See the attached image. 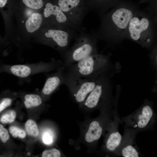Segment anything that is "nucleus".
Wrapping results in <instances>:
<instances>
[{
  "instance_id": "obj_13",
  "label": "nucleus",
  "mask_w": 157,
  "mask_h": 157,
  "mask_svg": "<svg viewBox=\"0 0 157 157\" xmlns=\"http://www.w3.org/2000/svg\"><path fill=\"white\" fill-rule=\"evenodd\" d=\"M123 123L118 115H116L106 129L103 136V149L106 152L116 155L122 139V136L118 130V126Z\"/></svg>"
},
{
  "instance_id": "obj_27",
  "label": "nucleus",
  "mask_w": 157,
  "mask_h": 157,
  "mask_svg": "<svg viewBox=\"0 0 157 157\" xmlns=\"http://www.w3.org/2000/svg\"><path fill=\"white\" fill-rule=\"evenodd\" d=\"M152 90L154 92H157V85L154 86L152 88Z\"/></svg>"
},
{
  "instance_id": "obj_7",
  "label": "nucleus",
  "mask_w": 157,
  "mask_h": 157,
  "mask_svg": "<svg viewBox=\"0 0 157 157\" xmlns=\"http://www.w3.org/2000/svg\"><path fill=\"white\" fill-rule=\"evenodd\" d=\"M63 58L62 65L65 67L98 53V38L94 32H88L83 28L75 39Z\"/></svg>"
},
{
  "instance_id": "obj_14",
  "label": "nucleus",
  "mask_w": 157,
  "mask_h": 157,
  "mask_svg": "<svg viewBox=\"0 0 157 157\" xmlns=\"http://www.w3.org/2000/svg\"><path fill=\"white\" fill-rule=\"evenodd\" d=\"M138 132L135 129L124 126L122 141L116 155L123 157L142 156L136 142Z\"/></svg>"
},
{
  "instance_id": "obj_15",
  "label": "nucleus",
  "mask_w": 157,
  "mask_h": 157,
  "mask_svg": "<svg viewBox=\"0 0 157 157\" xmlns=\"http://www.w3.org/2000/svg\"><path fill=\"white\" fill-rule=\"evenodd\" d=\"M64 67L62 65L56 71L47 74L44 86L42 90L43 95H50L57 90L63 84Z\"/></svg>"
},
{
  "instance_id": "obj_9",
  "label": "nucleus",
  "mask_w": 157,
  "mask_h": 157,
  "mask_svg": "<svg viewBox=\"0 0 157 157\" xmlns=\"http://www.w3.org/2000/svg\"><path fill=\"white\" fill-rule=\"evenodd\" d=\"M157 117L153 102L146 99L138 108L128 115L122 117L121 119L124 126L140 132L153 129Z\"/></svg>"
},
{
  "instance_id": "obj_16",
  "label": "nucleus",
  "mask_w": 157,
  "mask_h": 157,
  "mask_svg": "<svg viewBox=\"0 0 157 157\" xmlns=\"http://www.w3.org/2000/svg\"><path fill=\"white\" fill-rule=\"evenodd\" d=\"M42 103V98L39 94L28 93L24 95V104L27 108L38 106Z\"/></svg>"
},
{
  "instance_id": "obj_20",
  "label": "nucleus",
  "mask_w": 157,
  "mask_h": 157,
  "mask_svg": "<svg viewBox=\"0 0 157 157\" xmlns=\"http://www.w3.org/2000/svg\"><path fill=\"white\" fill-rule=\"evenodd\" d=\"M150 50L149 56L151 63L157 75V45Z\"/></svg>"
},
{
  "instance_id": "obj_3",
  "label": "nucleus",
  "mask_w": 157,
  "mask_h": 157,
  "mask_svg": "<svg viewBox=\"0 0 157 157\" xmlns=\"http://www.w3.org/2000/svg\"><path fill=\"white\" fill-rule=\"evenodd\" d=\"M150 50L157 45V18L150 10H138L131 20L126 40Z\"/></svg>"
},
{
  "instance_id": "obj_4",
  "label": "nucleus",
  "mask_w": 157,
  "mask_h": 157,
  "mask_svg": "<svg viewBox=\"0 0 157 157\" xmlns=\"http://www.w3.org/2000/svg\"><path fill=\"white\" fill-rule=\"evenodd\" d=\"M111 54L97 53L90 56L64 68V71L75 76L96 80L102 74L120 65L113 63L110 59Z\"/></svg>"
},
{
  "instance_id": "obj_24",
  "label": "nucleus",
  "mask_w": 157,
  "mask_h": 157,
  "mask_svg": "<svg viewBox=\"0 0 157 157\" xmlns=\"http://www.w3.org/2000/svg\"><path fill=\"white\" fill-rule=\"evenodd\" d=\"M0 138L1 141L5 143L9 139L10 136L7 130L0 124Z\"/></svg>"
},
{
  "instance_id": "obj_8",
  "label": "nucleus",
  "mask_w": 157,
  "mask_h": 157,
  "mask_svg": "<svg viewBox=\"0 0 157 157\" xmlns=\"http://www.w3.org/2000/svg\"><path fill=\"white\" fill-rule=\"evenodd\" d=\"M63 62L53 58L49 62H40L33 64L9 65L1 64L0 72H5L17 77L18 83L29 82L31 76L35 74L48 73L56 70L62 64Z\"/></svg>"
},
{
  "instance_id": "obj_18",
  "label": "nucleus",
  "mask_w": 157,
  "mask_h": 157,
  "mask_svg": "<svg viewBox=\"0 0 157 157\" xmlns=\"http://www.w3.org/2000/svg\"><path fill=\"white\" fill-rule=\"evenodd\" d=\"M25 126L27 134L33 137H37L39 130L36 123L33 120L29 119L25 123Z\"/></svg>"
},
{
  "instance_id": "obj_23",
  "label": "nucleus",
  "mask_w": 157,
  "mask_h": 157,
  "mask_svg": "<svg viewBox=\"0 0 157 157\" xmlns=\"http://www.w3.org/2000/svg\"><path fill=\"white\" fill-rule=\"evenodd\" d=\"M13 101L12 98L9 97H3L1 100L0 104V112L10 106Z\"/></svg>"
},
{
  "instance_id": "obj_10",
  "label": "nucleus",
  "mask_w": 157,
  "mask_h": 157,
  "mask_svg": "<svg viewBox=\"0 0 157 157\" xmlns=\"http://www.w3.org/2000/svg\"><path fill=\"white\" fill-rule=\"evenodd\" d=\"M118 115L117 110L109 109L101 111L98 117L89 121L86 125L82 135L85 144L92 145L97 143L103 135L110 124Z\"/></svg>"
},
{
  "instance_id": "obj_17",
  "label": "nucleus",
  "mask_w": 157,
  "mask_h": 157,
  "mask_svg": "<svg viewBox=\"0 0 157 157\" xmlns=\"http://www.w3.org/2000/svg\"><path fill=\"white\" fill-rule=\"evenodd\" d=\"M23 6L34 10L41 11L44 3L43 0H22Z\"/></svg>"
},
{
  "instance_id": "obj_6",
  "label": "nucleus",
  "mask_w": 157,
  "mask_h": 157,
  "mask_svg": "<svg viewBox=\"0 0 157 157\" xmlns=\"http://www.w3.org/2000/svg\"><path fill=\"white\" fill-rule=\"evenodd\" d=\"M13 17L16 22L19 40L22 42H26L33 39L43 26L41 11L23 6L14 9Z\"/></svg>"
},
{
  "instance_id": "obj_2",
  "label": "nucleus",
  "mask_w": 157,
  "mask_h": 157,
  "mask_svg": "<svg viewBox=\"0 0 157 157\" xmlns=\"http://www.w3.org/2000/svg\"><path fill=\"white\" fill-rule=\"evenodd\" d=\"M121 69L119 65L101 74L98 78L94 89L81 107L89 110L99 109L101 111L117 107L121 92L113 96L112 78Z\"/></svg>"
},
{
  "instance_id": "obj_19",
  "label": "nucleus",
  "mask_w": 157,
  "mask_h": 157,
  "mask_svg": "<svg viewBox=\"0 0 157 157\" xmlns=\"http://www.w3.org/2000/svg\"><path fill=\"white\" fill-rule=\"evenodd\" d=\"M16 116V112L13 110H10L1 116L0 122L4 124L11 123L14 121Z\"/></svg>"
},
{
  "instance_id": "obj_26",
  "label": "nucleus",
  "mask_w": 157,
  "mask_h": 157,
  "mask_svg": "<svg viewBox=\"0 0 157 157\" xmlns=\"http://www.w3.org/2000/svg\"><path fill=\"white\" fill-rule=\"evenodd\" d=\"M8 0H0V7L1 9H3L7 3Z\"/></svg>"
},
{
  "instance_id": "obj_11",
  "label": "nucleus",
  "mask_w": 157,
  "mask_h": 157,
  "mask_svg": "<svg viewBox=\"0 0 157 157\" xmlns=\"http://www.w3.org/2000/svg\"><path fill=\"white\" fill-rule=\"evenodd\" d=\"M97 79L94 80L79 77L64 70L63 84L67 87L73 99L80 107L94 89Z\"/></svg>"
},
{
  "instance_id": "obj_25",
  "label": "nucleus",
  "mask_w": 157,
  "mask_h": 157,
  "mask_svg": "<svg viewBox=\"0 0 157 157\" xmlns=\"http://www.w3.org/2000/svg\"><path fill=\"white\" fill-rule=\"evenodd\" d=\"M42 140L45 144H50L53 142L52 135L49 132H45L42 136Z\"/></svg>"
},
{
  "instance_id": "obj_1",
  "label": "nucleus",
  "mask_w": 157,
  "mask_h": 157,
  "mask_svg": "<svg viewBox=\"0 0 157 157\" xmlns=\"http://www.w3.org/2000/svg\"><path fill=\"white\" fill-rule=\"evenodd\" d=\"M138 10L133 8L118 7L99 15L100 25L94 33L108 47L119 45L126 40L130 21Z\"/></svg>"
},
{
  "instance_id": "obj_12",
  "label": "nucleus",
  "mask_w": 157,
  "mask_h": 157,
  "mask_svg": "<svg viewBox=\"0 0 157 157\" xmlns=\"http://www.w3.org/2000/svg\"><path fill=\"white\" fill-rule=\"evenodd\" d=\"M41 12L44 19L43 26L72 29L79 32L56 4L48 2L44 3Z\"/></svg>"
},
{
  "instance_id": "obj_21",
  "label": "nucleus",
  "mask_w": 157,
  "mask_h": 157,
  "mask_svg": "<svg viewBox=\"0 0 157 157\" xmlns=\"http://www.w3.org/2000/svg\"><path fill=\"white\" fill-rule=\"evenodd\" d=\"M9 130L10 133L14 138L18 137L23 138H24L26 136V133L23 130L16 126H11Z\"/></svg>"
},
{
  "instance_id": "obj_22",
  "label": "nucleus",
  "mask_w": 157,
  "mask_h": 157,
  "mask_svg": "<svg viewBox=\"0 0 157 157\" xmlns=\"http://www.w3.org/2000/svg\"><path fill=\"white\" fill-rule=\"evenodd\" d=\"M61 154L60 151L56 149H53L50 150L44 151L42 153V157H59Z\"/></svg>"
},
{
  "instance_id": "obj_5",
  "label": "nucleus",
  "mask_w": 157,
  "mask_h": 157,
  "mask_svg": "<svg viewBox=\"0 0 157 157\" xmlns=\"http://www.w3.org/2000/svg\"><path fill=\"white\" fill-rule=\"evenodd\" d=\"M79 32L72 29L43 26L32 39L35 42L47 46L57 51L63 58L72 40Z\"/></svg>"
}]
</instances>
